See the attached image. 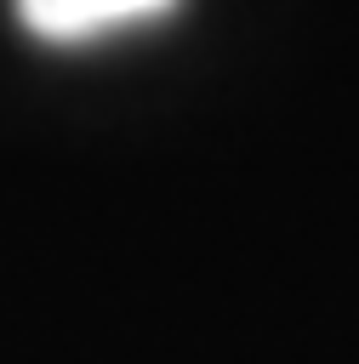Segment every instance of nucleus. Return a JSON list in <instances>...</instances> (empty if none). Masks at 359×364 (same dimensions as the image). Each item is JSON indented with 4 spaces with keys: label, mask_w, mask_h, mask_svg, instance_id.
Instances as JSON below:
<instances>
[{
    "label": "nucleus",
    "mask_w": 359,
    "mask_h": 364,
    "mask_svg": "<svg viewBox=\"0 0 359 364\" xmlns=\"http://www.w3.org/2000/svg\"><path fill=\"white\" fill-rule=\"evenodd\" d=\"M177 0H17V23L51 46H85L137 23L165 17Z\"/></svg>",
    "instance_id": "f257e3e1"
}]
</instances>
